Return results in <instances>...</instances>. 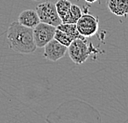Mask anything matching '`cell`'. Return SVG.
<instances>
[{
  "instance_id": "cell-1",
  "label": "cell",
  "mask_w": 128,
  "mask_h": 123,
  "mask_svg": "<svg viewBox=\"0 0 128 123\" xmlns=\"http://www.w3.org/2000/svg\"><path fill=\"white\" fill-rule=\"evenodd\" d=\"M7 40L9 48L16 53L31 54L36 51L33 29L22 26L18 22H13L10 24Z\"/></svg>"
},
{
  "instance_id": "cell-2",
  "label": "cell",
  "mask_w": 128,
  "mask_h": 123,
  "mask_svg": "<svg viewBox=\"0 0 128 123\" xmlns=\"http://www.w3.org/2000/svg\"><path fill=\"white\" fill-rule=\"evenodd\" d=\"M69 57L76 64L85 63L92 53L98 52L92 43L88 45L87 39H74L68 47Z\"/></svg>"
},
{
  "instance_id": "cell-3",
  "label": "cell",
  "mask_w": 128,
  "mask_h": 123,
  "mask_svg": "<svg viewBox=\"0 0 128 123\" xmlns=\"http://www.w3.org/2000/svg\"><path fill=\"white\" fill-rule=\"evenodd\" d=\"M40 22L47 23L51 26L57 27L62 23L61 18L57 13L55 4L53 2L48 1L40 4L36 8Z\"/></svg>"
},
{
  "instance_id": "cell-4",
  "label": "cell",
  "mask_w": 128,
  "mask_h": 123,
  "mask_svg": "<svg viewBox=\"0 0 128 123\" xmlns=\"http://www.w3.org/2000/svg\"><path fill=\"white\" fill-rule=\"evenodd\" d=\"M79 33L86 38L94 36L98 31V17L91 14H82L76 23Z\"/></svg>"
},
{
  "instance_id": "cell-5",
  "label": "cell",
  "mask_w": 128,
  "mask_h": 123,
  "mask_svg": "<svg viewBox=\"0 0 128 123\" xmlns=\"http://www.w3.org/2000/svg\"><path fill=\"white\" fill-rule=\"evenodd\" d=\"M56 27L47 23L40 22L33 28V36L36 47L43 48L49 40L54 39Z\"/></svg>"
},
{
  "instance_id": "cell-6",
  "label": "cell",
  "mask_w": 128,
  "mask_h": 123,
  "mask_svg": "<svg viewBox=\"0 0 128 123\" xmlns=\"http://www.w3.org/2000/svg\"><path fill=\"white\" fill-rule=\"evenodd\" d=\"M44 57L49 61L56 62L58 60L62 59L65 56L68 51V47L62 45L55 39H52L51 40L44 46Z\"/></svg>"
},
{
  "instance_id": "cell-7",
  "label": "cell",
  "mask_w": 128,
  "mask_h": 123,
  "mask_svg": "<svg viewBox=\"0 0 128 123\" xmlns=\"http://www.w3.org/2000/svg\"><path fill=\"white\" fill-rule=\"evenodd\" d=\"M17 22L22 26L32 29L40 22L36 11L32 9H27L22 12L18 17Z\"/></svg>"
},
{
  "instance_id": "cell-8",
  "label": "cell",
  "mask_w": 128,
  "mask_h": 123,
  "mask_svg": "<svg viewBox=\"0 0 128 123\" xmlns=\"http://www.w3.org/2000/svg\"><path fill=\"white\" fill-rule=\"evenodd\" d=\"M107 7L112 14L118 17H127L128 0H108Z\"/></svg>"
},
{
  "instance_id": "cell-9",
  "label": "cell",
  "mask_w": 128,
  "mask_h": 123,
  "mask_svg": "<svg viewBox=\"0 0 128 123\" xmlns=\"http://www.w3.org/2000/svg\"><path fill=\"white\" fill-rule=\"evenodd\" d=\"M82 9L79 6L72 4L71 5V8L66 12V13L64 15L61 21L62 23H76L78 19L82 16Z\"/></svg>"
},
{
  "instance_id": "cell-10",
  "label": "cell",
  "mask_w": 128,
  "mask_h": 123,
  "mask_svg": "<svg viewBox=\"0 0 128 123\" xmlns=\"http://www.w3.org/2000/svg\"><path fill=\"white\" fill-rule=\"evenodd\" d=\"M58 29H59L62 31L65 32L66 34H68L69 36H71L72 39H87V38L84 37L83 36L79 33L76 25V23H61L60 25H58L56 27Z\"/></svg>"
},
{
  "instance_id": "cell-11",
  "label": "cell",
  "mask_w": 128,
  "mask_h": 123,
  "mask_svg": "<svg viewBox=\"0 0 128 123\" xmlns=\"http://www.w3.org/2000/svg\"><path fill=\"white\" fill-rule=\"evenodd\" d=\"M54 39L58 40L59 43L66 46V47H68V46L72 43V40H73V39H72L71 36H69L68 34H66L65 32L62 31L58 28H56V30H55Z\"/></svg>"
},
{
  "instance_id": "cell-12",
  "label": "cell",
  "mask_w": 128,
  "mask_h": 123,
  "mask_svg": "<svg viewBox=\"0 0 128 123\" xmlns=\"http://www.w3.org/2000/svg\"><path fill=\"white\" fill-rule=\"evenodd\" d=\"M72 3L69 0H58L55 4V8H56L57 13L61 19L62 17L66 13V12L71 8Z\"/></svg>"
},
{
  "instance_id": "cell-13",
  "label": "cell",
  "mask_w": 128,
  "mask_h": 123,
  "mask_svg": "<svg viewBox=\"0 0 128 123\" xmlns=\"http://www.w3.org/2000/svg\"><path fill=\"white\" fill-rule=\"evenodd\" d=\"M85 1L87 3V4H94V3L97 2L98 0H85Z\"/></svg>"
},
{
  "instance_id": "cell-14",
  "label": "cell",
  "mask_w": 128,
  "mask_h": 123,
  "mask_svg": "<svg viewBox=\"0 0 128 123\" xmlns=\"http://www.w3.org/2000/svg\"><path fill=\"white\" fill-rule=\"evenodd\" d=\"M33 1H40V0H33Z\"/></svg>"
}]
</instances>
